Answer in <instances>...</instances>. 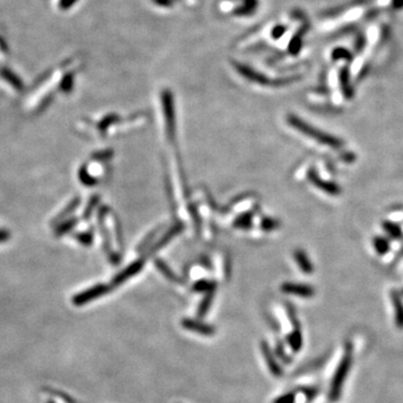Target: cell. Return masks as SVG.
I'll return each mask as SVG.
<instances>
[{
  "mask_svg": "<svg viewBox=\"0 0 403 403\" xmlns=\"http://www.w3.org/2000/svg\"><path fill=\"white\" fill-rule=\"evenodd\" d=\"M288 122L290 123V126L294 128V129H297L298 131H300L301 134H304L305 135H307V137L313 139V140H316L317 142H319L320 145L328 146L334 149L342 148L344 145L343 140H340L339 138L316 129V128H313V126L308 125L307 122L302 121L301 119L296 117V115H289Z\"/></svg>",
  "mask_w": 403,
  "mask_h": 403,
  "instance_id": "cell-1",
  "label": "cell"
},
{
  "mask_svg": "<svg viewBox=\"0 0 403 403\" xmlns=\"http://www.w3.org/2000/svg\"><path fill=\"white\" fill-rule=\"evenodd\" d=\"M351 365H352V351H351V347L347 346L346 352H345L342 361H340L339 365L338 367H337V370L335 372L334 379H333V381H332L331 392H329V399H331L332 401H336L337 399L339 398L340 392H342L343 384H344L345 380H346L348 371H350L351 369Z\"/></svg>",
  "mask_w": 403,
  "mask_h": 403,
  "instance_id": "cell-2",
  "label": "cell"
},
{
  "mask_svg": "<svg viewBox=\"0 0 403 403\" xmlns=\"http://www.w3.org/2000/svg\"><path fill=\"white\" fill-rule=\"evenodd\" d=\"M308 178L317 188H319L320 191L325 192L326 194H328V195H338V194L342 192V189H340L339 186L336 183H334V181L324 180L323 178H320L318 174L316 173L315 169L309 170Z\"/></svg>",
  "mask_w": 403,
  "mask_h": 403,
  "instance_id": "cell-3",
  "label": "cell"
},
{
  "mask_svg": "<svg viewBox=\"0 0 403 403\" xmlns=\"http://www.w3.org/2000/svg\"><path fill=\"white\" fill-rule=\"evenodd\" d=\"M108 291H109V288H108L107 286H104V285L95 286L91 289L85 290V291H83L82 293L76 294V296L74 297V299H73V302H74L76 306H82L84 304H87V302L89 301H92V300L96 299V298L103 296V294L107 293Z\"/></svg>",
  "mask_w": 403,
  "mask_h": 403,
  "instance_id": "cell-4",
  "label": "cell"
},
{
  "mask_svg": "<svg viewBox=\"0 0 403 403\" xmlns=\"http://www.w3.org/2000/svg\"><path fill=\"white\" fill-rule=\"evenodd\" d=\"M181 326L187 331H191L193 333H196V334H200L202 336H213L215 335V328L211 326V325L204 324L200 320L196 319H188L185 318L181 321Z\"/></svg>",
  "mask_w": 403,
  "mask_h": 403,
  "instance_id": "cell-5",
  "label": "cell"
},
{
  "mask_svg": "<svg viewBox=\"0 0 403 403\" xmlns=\"http://www.w3.org/2000/svg\"><path fill=\"white\" fill-rule=\"evenodd\" d=\"M281 290L286 293L296 294L302 298H312L315 294V289L309 285L302 284H292V282H286L282 285Z\"/></svg>",
  "mask_w": 403,
  "mask_h": 403,
  "instance_id": "cell-6",
  "label": "cell"
},
{
  "mask_svg": "<svg viewBox=\"0 0 403 403\" xmlns=\"http://www.w3.org/2000/svg\"><path fill=\"white\" fill-rule=\"evenodd\" d=\"M261 351L263 354V358L266 359L267 365H268V369L270 370L271 374L276 378H280L282 375V370L280 365H279L277 359L274 358V355L272 354V352L270 350V346L267 342L261 343Z\"/></svg>",
  "mask_w": 403,
  "mask_h": 403,
  "instance_id": "cell-7",
  "label": "cell"
},
{
  "mask_svg": "<svg viewBox=\"0 0 403 403\" xmlns=\"http://www.w3.org/2000/svg\"><path fill=\"white\" fill-rule=\"evenodd\" d=\"M236 68H238L240 74H242L244 77H246V79L253 81V82H257V83H260V84H269L270 83V80L267 79L265 75L259 74V73L253 71V69L250 68V67H246V65L238 64V65H236Z\"/></svg>",
  "mask_w": 403,
  "mask_h": 403,
  "instance_id": "cell-8",
  "label": "cell"
},
{
  "mask_svg": "<svg viewBox=\"0 0 403 403\" xmlns=\"http://www.w3.org/2000/svg\"><path fill=\"white\" fill-rule=\"evenodd\" d=\"M339 85L345 98L351 100L353 98V88L351 84L350 71L347 67H343L339 71Z\"/></svg>",
  "mask_w": 403,
  "mask_h": 403,
  "instance_id": "cell-9",
  "label": "cell"
},
{
  "mask_svg": "<svg viewBox=\"0 0 403 403\" xmlns=\"http://www.w3.org/2000/svg\"><path fill=\"white\" fill-rule=\"evenodd\" d=\"M391 299H392L395 312V324L399 328L403 329V301L401 294L398 291H392L391 292Z\"/></svg>",
  "mask_w": 403,
  "mask_h": 403,
  "instance_id": "cell-10",
  "label": "cell"
},
{
  "mask_svg": "<svg viewBox=\"0 0 403 403\" xmlns=\"http://www.w3.org/2000/svg\"><path fill=\"white\" fill-rule=\"evenodd\" d=\"M141 267H142V262L133 263V265L128 267V268H127L125 271H122V272H120V273L118 274V276L114 278L113 284H114V285H120V284H122V282H125V281L128 280V279H129V278L134 276V274H137V273L139 272V271H140Z\"/></svg>",
  "mask_w": 403,
  "mask_h": 403,
  "instance_id": "cell-11",
  "label": "cell"
},
{
  "mask_svg": "<svg viewBox=\"0 0 403 403\" xmlns=\"http://www.w3.org/2000/svg\"><path fill=\"white\" fill-rule=\"evenodd\" d=\"M294 259H296V262L299 266V268L301 269L302 272L305 273H312L313 271L312 262L309 261V258L307 257V254L305 253L302 250H297L294 252Z\"/></svg>",
  "mask_w": 403,
  "mask_h": 403,
  "instance_id": "cell-12",
  "label": "cell"
},
{
  "mask_svg": "<svg viewBox=\"0 0 403 403\" xmlns=\"http://www.w3.org/2000/svg\"><path fill=\"white\" fill-rule=\"evenodd\" d=\"M382 227L387 234H389L391 238H393L395 240H399L402 238V231L401 227L395 224L393 222H390V221H385V222L382 223Z\"/></svg>",
  "mask_w": 403,
  "mask_h": 403,
  "instance_id": "cell-13",
  "label": "cell"
},
{
  "mask_svg": "<svg viewBox=\"0 0 403 403\" xmlns=\"http://www.w3.org/2000/svg\"><path fill=\"white\" fill-rule=\"evenodd\" d=\"M79 204H80V199H75V200H73V201L71 202V203H69V204L67 205V206L65 207L64 210L62 211V212L60 213V214L57 215L56 218L52 221V223H57V224H60V223L62 222V220L67 218V216H68L69 214H72V213L76 210L77 206H79Z\"/></svg>",
  "mask_w": 403,
  "mask_h": 403,
  "instance_id": "cell-14",
  "label": "cell"
},
{
  "mask_svg": "<svg viewBox=\"0 0 403 403\" xmlns=\"http://www.w3.org/2000/svg\"><path fill=\"white\" fill-rule=\"evenodd\" d=\"M288 343L291 346L293 352H299L302 347V336L299 331V328H296L294 331L288 336Z\"/></svg>",
  "mask_w": 403,
  "mask_h": 403,
  "instance_id": "cell-15",
  "label": "cell"
},
{
  "mask_svg": "<svg viewBox=\"0 0 403 403\" xmlns=\"http://www.w3.org/2000/svg\"><path fill=\"white\" fill-rule=\"evenodd\" d=\"M373 246L375 251L381 255L386 254L390 250L389 241L385 238H382V236H377V238L373 239Z\"/></svg>",
  "mask_w": 403,
  "mask_h": 403,
  "instance_id": "cell-16",
  "label": "cell"
},
{
  "mask_svg": "<svg viewBox=\"0 0 403 403\" xmlns=\"http://www.w3.org/2000/svg\"><path fill=\"white\" fill-rule=\"evenodd\" d=\"M77 223V219H72V220H68L67 222H61L59 225L56 227V231H55V235L56 236H62L64 234L68 233L69 231L72 230L73 227L76 225Z\"/></svg>",
  "mask_w": 403,
  "mask_h": 403,
  "instance_id": "cell-17",
  "label": "cell"
},
{
  "mask_svg": "<svg viewBox=\"0 0 403 403\" xmlns=\"http://www.w3.org/2000/svg\"><path fill=\"white\" fill-rule=\"evenodd\" d=\"M1 75L5 77V80L8 81V82L13 85V87L16 89L17 91H21L22 89V81L19 80V77L17 75H15L13 72L8 71V69H6V71H2L1 72Z\"/></svg>",
  "mask_w": 403,
  "mask_h": 403,
  "instance_id": "cell-18",
  "label": "cell"
},
{
  "mask_svg": "<svg viewBox=\"0 0 403 403\" xmlns=\"http://www.w3.org/2000/svg\"><path fill=\"white\" fill-rule=\"evenodd\" d=\"M212 300H213V291H208L207 296L204 298L203 301H202L199 311H197V316H199L200 318H202V317H204L205 315H206L208 309H210V307H211Z\"/></svg>",
  "mask_w": 403,
  "mask_h": 403,
  "instance_id": "cell-19",
  "label": "cell"
},
{
  "mask_svg": "<svg viewBox=\"0 0 403 403\" xmlns=\"http://www.w3.org/2000/svg\"><path fill=\"white\" fill-rule=\"evenodd\" d=\"M332 57L334 60H347V61L352 60L351 53L343 47H338V48L334 49V52H333L332 54Z\"/></svg>",
  "mask_w": 403,
  "mask_h": 403,
  "instance_id": "cell-20",
  "label": "cell"
},
{
  "mask_svg": "<svg viewBox=\"0 0 403 403\" xmlns=\"http://www.w3.org/2000/svg\"><path fill=\"white\" fill-rule=\"evenodd\" d=\"M79 175H80V180L82 181V183H84L85 185H93L95 183L94 178L91 177L90 174L88 173V170L84 167L82 169H80Z\"/></svg>",
  "mask_w": 403,
  "mask_h": 403,
  "instance_id": "cell-21",
  "label": "cell"
},
{
  "mask_svg": "<svg viewBox=\"0 0 403 403\" xmlns=\"http://www.w3.org/2000/svg\"><path fill=\"white\" fill-rule=\"evenodd\" d=\"M194 289L197 291H213L214 290V285L207 281H200L194 286Z\"/></svg>",
  "mask_w": 403,
  "mask_h": 403,
  "instance_id": "cell-22",
  "label": "cell"
},
{
  "mask_svg": "<svg viewBox=\"0 0 403 403\" xmlns=\"http://www.w3.org/2000/svg\"><path fill=\"white\" fill-rule=\"evenodd\" d=\"M301 48V40L300 37H293L291 42H290V45H289V52L292 54V55H296V54L299 52Z\"/></svg>",
  "mask_w": 403,
  "mask_h": 403,
  "instance_id": "cell-23",
  "label": "cell"
},
{
  "mask_svg": "<svg viewBox=\"0 0 403 403\" xmlns=\"http://www.w3.org/2000/svg\"><path fill=\"white\" fill-rule=\"evenodd\" d=\"M293 402H294V393L284 394L273 401V403H293Z\"/></svg>",
  "mask_w": 403,
  "mask_h": 403,
  "instance_id": "cell-24",
  "label": "cell"
},
{
  "mask_svg": "<svg viewBox=\"0 0 403 403\" xmlns=\"http://www.w3.org/2000/svg\"><path fill=\"white\" fill-rule=\"evenodd\" d=\"M72 85H73V76H71V75L65 76V79L63 80V82H62V84H61L62 91H64V92L71 91Z\"/></svg>",
  "mask_w": 403,
  "mask_h": 403,
  "instance_id": "cell-25",
  "label": "cell"
},
{
  "mask_svg": "<svg viewBox=\"0 0 403 403\" xmlns=\"http://www.w3.org/2000/svg\"><path fill=\"white\" fill-rule=\"evenodd\" d=\"M77 240H79L80 242H82L83 244H91L92 242V234L91 233H88V232H85V233H81L76 236Z\"/></svg>",
  "mask_w": 403,
  "mask_h": 403,
  "instance_id": "cell-26",
  "label": "cell"
},
{
  "mask_svg": "<svg viewBox=\"0 0 403 403\" xmlns=\"http://www.w3.org/2000/svg\"><path fill=\"white\" fill-rule=\"evenodd\" d=\"M286 27L285 26H282V25H279V26H276L274 27V28L272 29V37L274 38V40H277V38H280L282 35H284L285 33H286Z\"/></svg>",
  "mask_w": 403,
  "mask_h": 403,
  "instance_id": "cell-27",
  "label": "cell"
},
{
  "mask_svg": "<svg viewBox=\"0 0 403 403\" xmlns=\"http://www.w3.org/2000/svg\"><path fill=\"white\" fill-rule=\"evenodd\" d=\"M158 267H159V269L162 271V273L165 274L166 277H167L168 279H170V280H174V281H177V279H176V277L174 276L173 274V272L170 270H168V268L167 267H165V265L164 263H158Z\"/></svg>",
  "mask_w": 403,
  "mask_h": 403,
  "instance_id": "cell-28",
  "label": "cell"
},
{
  "mask_svg": "<svg viewBox=\"0 0 403 403\" xmlns=\"http://www.w3.org/2000/svg\"><path fill=\"white\" fill-rule=\"evenodd\" d=\"M277 354H278V356H280L281 359H282V361H284L285 363H290V362H291V359H290L289 356L286 355V353H285V351H284V347L281 346V344H277Z\"/></svg>",
  "mask_w": 403,
  "mask_h": 403,
  "instance_id": "cell-29",
  "label": "cell"
},
{
  "mask_svg": "<svg viewBox=\"0 0 403 403\" xmlns=\"http://www.w3.org/2000/svg\"><path fill=\"white\" fill-rule=\"evenodd\" d=\"M10 239V232L7 230H3V228H0V243L6 242L7 240Z\"/></svg>",
  "mask_w": 403,
  "mask_h": 403,
  "instance_id": "cell-30",
  "label": "cell"
},
{
  "mask_svg": "<svg viewBox=\"0 0 403 403\" xmlns=\"http://www.w3.org/2000/svg\"><path fill=\"white\" fill-rule=\"evenodd\" d=\"M263 226H265L267 230H271V228L277 227V222H274L272 220H266L263 222Z\"/></svg>",
  "mask_w": 403,
  "mask_h": 403,
  "instance_id": "cell-31",
  "label": "cell"
},
{
  "mask_svg": "<svg viewBox=\"0 0 403 403\" xmlns=\"http://www.w3.org/2000/svg\"><path fill=\"white\" fill-rule=\"evenodd\" d=\"M75 1H76V0H62V2H63V6H64V7L71 6V5H73V3H74Z\"/></svg>",
  "mask_w": 403,
  "mask_h": 403,
  "instance_id": "cell-32",
  "label": "cell"
},
{
  "mask_svg": "<svg viewBox=\"0 0 403 403\" xmlns=\"http://www.w3.org/2000/svg\"><path fill=\"white\" fill-rule=\"evenodd\" d=\"M393 5L397 7V8H401L403 6V0H393Z\"/></svg>",
  "mask_w": 403,
  "mask_h": 403,
  "instance_id": "cell-33",
  "label": "cell"
},
{
  "mask_svg": "<svg viewBox=\"0 0 403 403\" xmlns=\"http://www.w3.org/2000/svg\"><path fill=\"white\" fill-rule=\"evenodd\" d=\"M402 293H403V291H402Z\"/></svg>",
  "mask_w": 403,
  "mask_h": 403,
  "instance_id": "cell-34",
  "label": "cell"
}]
</instances>
